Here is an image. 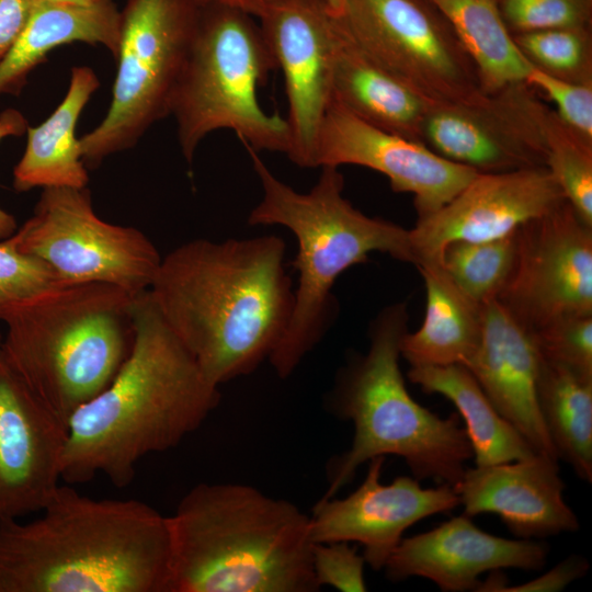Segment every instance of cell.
<instances>
[{
    "label": "cell",
    "instance_id": "cell-34",
    "mask_svg": "<svg viewBox=\"0 0 592 592\" xmlns=\"http://www.w3.org/2000/svg\"><path fill=\"white\" fill-rule=\"evenodd\" d=\"M531 333L544 358L592 375V315L559 319Z\"/></svg>",
    "mask_w": 592,
    "mask_h": 592
},
{
    "label": "cell",
    "instance_id": "cell-38",
    "mask_svg": "<svg viewBox=\"0 0 592 592\" xmlns=\"http://www.w3.org/2000/svg\"><path fill=\"white\" fill-rule=\"evenodd\" d=\"M32 0H0V60L23 31Z\"/></svg>",
    "mask_w": 592,
    "mask_h": 592
},
{
    "label": "cell",
    "instance_id": "cell-40",
    "mask_svg": "<svg viewBox=\"0 0 592 592\" xmlns=\"http://www.w3.org/2000/svg\"><path fill=\"white\" fill-rule=\"evenodd\" d=\"M201 8L220 5L240 10L254 18H260L274 0H194Z\"/></svg>",
    "mask_w": 592,
    "mask_h": 592
},
{
    "label": "cell",
    "instance_id": "cell-35",
    "mask_svg": "<svg viewBox=\"0 0 592 592\" xmlns=\"http://www.w3.org/2000/svg\"><path fill=\"white\" fill-rule=\"evenodd\" d=\"M525 82L554 103V112L570 129L592 141V84H581L531 68Z\"/></svg>",
    "mask_w": 592,
    "mask_h": 592
},
{
    "label": "cell",
    "instance_id": "cell-17",
    "mask_svg": "<svg viewBox=\"0 0 592 592\" xmlns=\"http://www.w3.org/2000/svg\"><path fill=\"white\" fill-rule=\"evenodd\" d=\"M385 458H372L364 480L352 493L342 499L321 498L309 516L314 544H360L365 562L375 571L384 569L410 526L459 505L448 485L424 488L412 476L382 483Z\"/></svg>",
    "mask_w": 592,
    "mask_h": 592
},
{
    "label": "cell",
    "instance_id": "cell-43",
    "mask_svg": "<svg viewBox=\"0 0 592 592\" xmlns=\"http://www.w3.org/2000/svg\"><path fill=\"white\" fill-rule=\"evenodd\" d=\"M2 339H3V337H2V333L0 332V346H1V343H2Z\"/></svg>",
    "mask_w": 592,
    "mask_h": 592
},
{
    "label": "cell",
    "instance_id": "cell-32",
    "mask_svg": "<svg viewBox=\"0 0 592 592\" xmlns=\"http://www.w3.org/2000/svg\"><path fill=\"white\" fill-rule=\"evenodd\" d=\"M46 262L0 240V320L39 296L67 285Z\"/></svg>",
    "mask_w": 592,
    "mask_h": 592
},
{
    "label": "cell",
    "instance_id": "cell-16",
    "mask_svg": "<svg viewBox=\"0 0 592 592\" xmlns=\"http://www.w3.org/2000/svg\"><path fill=\"white\" fill-rule=\"evenodd\" d=\"M343 164L377 171L395 192L413 195L418 219L439 210L479 173L421 143L374 127L331 101L319 130L316 167Z\"/></svg>",
    "mask_w": 592,
    "mask_h": 592
},
{
    "label": "cell",
    "instance_id": "cell-7",
    "mask_svg": "<svg viewBox=\"0 0 592 592\" xmlns=\"http://www.w3.org/2000/svg\"><path fill=\"white\" fill-rule=\"evenodd\" d=\"M135 294L105 283L67 284L10 314L0 351L65 423L102 391L134 341Z\"/></svg>",
    "mask_w": 592,
    "mask_h": 592
},
{
    "label": "cell",
    "instance_id": "cell-39",
    "mask_svg": "<svg viewBox=\"0 0 592 592\" xmlns=\"http://www.w3.org/2000/svg\"><path fill=\"white\" fill-rule=\"evenodd\" d=\"M29 127L25 116L15 109H7L0 113V141L7 137H19ZM18 229L13 215L0 207V240L9 238Z\"/></svg>",
    "mask_w": 592,
    "mask_h": 592
},
{
    "label": "cell",
    "instance_id": "cell-3",
    "mask_svg": "<svg viewBox=\"0 0 592 592\" xmlns=\"http://www.w3.org/2000/svg\"><path fill=\"white\" fill-rule=\"evenodd\" d=\"M41 516L0 521V592H168V516L59 485Z\"/></svg>",
    "mask_w": 592,
    "mask_h": 592
},
{
    "label": "cell",
    "instance_id": "cell-27",
    "mask_svg": "<svg viewBox=\"0 0 592 592\" xmlns=\"http://www.w3.org/2000/svg\"><path fill=\"white\" fill-rule=\"evenodd\" d=\"M536 394L540 417L558 459L590 483L592 375L542 356Z\"/></svg>",
    "mask_w": 592,
    "mask_h": 592
},
{
    "label": "cell",
    "instance_id": "cell-31",
    "mask_svg": "<svg viewBox=\"0 0 592 592\" xmlns=\"http://www.w3.org/2000/svg\"><path fill=\"white\" fill-rule=\"evenodd\" d=\"M528 64L566 81L592 84V26L513 34Z\"/></svg>",
    "mask_w": 592,
    "mask_h": 592
},
{
    "label": "cell",
    "instance_id": "cell-26",
    "mask_svg": "<svg viewBox=\"0 0 592 592\" xmlns=\"http://www.w3.org/2000/svg\"><path fill=\"white\" fill-rule=\"evenodd\" d=\"M407 376L426 394L448 399L465 422L476 466L535 455L527 441L492 405L476 378L460 364L410 366Z\"/></svg>",
    "mask_w": 592,
    "mask_h": 592
},
{
    "label": "cell",
    "instance_id": "cell-22",
    "mask_svg": "<svg viewBox=\"0 0 592 592\" xmlns=\"http://www.w3.org/2000/svg\"><path fill=\"white\" fill-rule=\"evenodd\" d=\"M331 101L374 127L418 143L432 106L362 53L346 35L339 18Z\"/></svg>",
    "mask_w": 592,
    "mask_h": 592
},
{
    "label": "cell",
    "instance_id": "cell-41",
    "mask_svg": "<svg viewBox=\"0 0 592 592\" xmlns=\"http://www.w3.org/2000/svg\"><path fill=\"white\" fill-rule=\"evenodd\" d=\"M56 3L71 4V5H92L100 0H47Z\"/></svg>",
    "mask_w": 592,
    "mask_h": 592
},
{
    "label": "cell",
    "instance_id": "cell-9",
    "mask_svg": "<svg viewBox=\"0 0 592 592\" xmlns=\"http://www.w3.org/2000/svg\"><path fill=\"white\" fill-rule=\"evenodd\" d=\"M201 10L194 0H126L110 106L100 124L79 138L87 168L133 148L170 115Z\"/></svg>",
    "mask_w": 592,
    "mask_h": 592
},
{
    "label": "cell",
    "instance_id": "cell-36",
    "mask_svg": "<svg viewBox=\"0 0 592 592\" xmlns=\"http://www.w3.org/2000/svg\"><path fill=\"white\" fill-rule=\"evenodd\" d=\"M348 542L316 543L312 565L319 585H330L342 592H364L365 559Z\"/></svg>",
    "mask_w": 592,
    "mask_h": 592
},
{
    "label": "cell",
    "instance_id": "cell-23",
    "mask_svg": "<svg viewBox=\"0 0 592 592\" xmlns=\"http://www.w3.org/2000/svg\"><path fill=\"white\" fill-rule=\"evenodd\" d=\"M119 25L121 11L113 0L86 7L32 0L23 31L0 60V95L20 91L27 75L65 44L101 45L115 59Z\"/></svg>",
    "mask_w": 592,
    "mask_h": 592
},
{
    "label": "cell",
    "instance_id": "cell-8",
    "mask_svg": "<svg viewBox=\"0 0 592 592\" xmlns=\"http://www.w3.org/2000/svg\"><path fill=\"white\" fill-rule=\"evenodd\" d=\"M237 9L202 8L191 52L175 88L171 112L187 163L201 141L218 129L236 133L254 151L286 156L291 134L286 118L267 114L258 88L276 67L260 24Z\"/></svg>",
    "mask_w": 592,
    "mask_h": 592
},
{
    "label": "cell",
    "instance_id": "cell-10",
    "mask_svg": "<svg viewBox=\"0 0 592 592\" xmlns=\"http://www.w3.org/2000/svg\"><path fill=\"white\" fill-rule=\"evenodd\" d=\"M335 14L362 53L430 104L482 92L473 60L432 0H340Z\"/></svg>",
    "mask_w": 592,
    "mask_h": 592
},
{
    "label": "cell",
    "instance_id": "cell-6",
    "mask_svg": "<svg viewBox=\"0 0 592 592\" xmlns=\"http://www.w3.org/2000/svg\"><path fill=\"white\" fill-rule=\"evenodd\" d=\"M408 332L403 303L385 307L369 328V346L343 366L330 398L332 412L354 426L351 446L328 466L333 498L375 457L397 456L415 479L453 487L473 458L460 419L432 412L409 394L399 367L400 343Z\"/></svg>",
    "mask_w": 592,
    "mask_h": 592
},
{
    "label": "cell",
    "instance_id": "cell-18",
    "mask_svg": "<svg viewBox=\"0 0 592 592\" xmlns=\"http://www.w3.org/2000/svg\"><path fill=\"white\" fill-rule=\"evenodd\" d=\"M67 423L0 351V521L41 512L60 485Z\"/></svg>",
    "mask_w": 592,
    "mask_h": 592
},
{
    "label": "cell",
    "instance_id": "cell-5",
    "mask_svg": "<svg viewBox=\"0 0 592 592\" xmlns=\"http://www.w3.org/2000/svg\"><path fill=\"white\" fill-rule=\"evenodd\" d=\"M244 147L263 191L248 223L283 226L298 244L293 262L298 272L293 312L269 360L277 376L286 378L326 333L335 307L331 289L340 274L366 262L375 251L412 264L414 257L408 229L363 214L343 196L339 168L321 167L316 184L301 193L276 178L257 151Z\"/></svg>",
    "mask_w": 592,
    "mask_h": 592
},
{
    "label": "cell",
    "instance_id": "cell-25",
    "mask_svg": "<svg viewBox=\"0 0 592 592\" xmlns=\"http://www.w3.org/2000/svg\"><path fill=\"white\" fill-rule=\"evenodd\" d=\"M417 269L425 286V315L417 331L403 335L400 356L410 366H466L480 345L482 305L456 287L441 262Z\"/></svg>",
    "mask_w": 592,
    "mask_h": 592
},
{
    "label": "cell",
    "instance_id": "cell-24",
    "mask_svg": "<svg viewBox=\"0 0 592 592\" xmlns=\"http://www.w3.org/2000/svg\"><path fill=\"white\" fill-rule=\"evenodd\" d=\"M100 80L88 66H73L68 90L55 111L39 125L26 129V147L13 169V187H86L88 168L82 161L76 129L79 117Z\"/></svg>",
    "mask_w": 592,
    "mask_h": 592
},
{
    "label": "cell",
    "instance_id": "cell-20",
    "mask_svg": "<svg viewBox=\"0 0 592 592\" xmlns=\"http://www.w3.org/2000/svg\"><path fill=\"white\" fill-rule=\"evenodd\" d=\"M473 517L497 514L517 538L544 539L580 528L578 516L563 498L558 462L540 455L466 468L452 487Z\"/></svg>",
    "mask_w": 592,
    "mask_h": 592
},
{
    "label": "cell",
    "instance_id": "cell-21",
    "mask_svg": "<svg viewBox=\"0 0 592 592\" xmlns=\"http://www.w3.org/2000/svg\"><path fill=\"white\" fill-rule=\"evenodd\" d=\"M540 360L531 331L497 298L482 304L480 345L465 367L533 451L559 462L537 403Z\"/></svg>",
    "mask_w": 592,
    "mask_h": 592
},
{
    "label": "cell",
    "instance_id": "cell-11",
    "mask_svg": "<svg viewBox=\"0 0 592 592\" xmlns=\"http://www.w3.org/2000/svg\"><path fill=\"white\" fill-rule=\"evenodd\" d=\"M9 238L68 284L105 283L135 295L149 289L162 258L141 230L99 217L88 186L43 189Z\"/></svg>",
    "mask_w": 592,
    "mask_h": 592
},
{
    "label": "cell",
    "instance_id": "cell-19",
    "mask_svg": "<svg viewBox=\"0 0 592 592\" xmlns=\"http://www.w3.org/2000/svg\"><path fill=\"white\" fill-rule=\"evenodd\" d=\"M548 554L542 539L499 537L462 514L428 532L402 537L383 570L392 582L419 577L443 592H476L480 574L510 568L538 571Z\"/></svg>",
    "mask_w": 592,
    "mask_h": 592
},
{
    "label": "cell",
    "instance_id": "cell-29",
    "mask_svg": "<svg viewBox=\"0 0 592 592\" xmlns=\"http://www.w3.org/2000/svg\"><path fill=\"white\" fill-rule=\"evenodd\" d=\"M516 231L493 240L447 244L441 263L456 287L480 305L497 298L514 265Z\"/></svg>",
    "mask_w": 592,
    "mask_h": 592
},
{
    "label": "cell",
    "instance_id": "cell-2",
    "mask_svg": "<svg viewBox=\"0 0 592 592\" xmlns=\"http://www.w3.org/2000/svg\"><path fill=\"white\" fill-rule=\"evenodd\" d=\"M134 341L112 382L69 418L60 479L105 476L128 486L147 455L175 447L217 407L210 384L175 337L149 291L133 301Z\"/></svg>",
    "mask_w": 592,
    "mask_h": 592
},
{
    "label": "cell",
    "instance_id": "cell-4",
    "mask_svg": "<svg viewBox=\"0 0 592 592\" xmlns=\"http://www.w3.org/2000/svg\"><path fill=\"white\" fill-rule=\"evenodd\" d=\"M168 592H316L310 519L242 483H198L168 516Z\"/></svg>",
    "mask_w": 592,
    "mask_h": 592
},
{
    "label": "cell",
    "instance_id": "cell-1",
    "mask_svg": "<svg viewBox=\"0 0 592 592\" xmlns=\"http://www.w3.org/2000/svg\"><path fill=\"white\" fill-rule=\"evenodd\" d=\"M285 242L273 235L194 239L161 258L149 294L214 386L255 371L282 341L294 307Z\"/></svg>",
    "mask_w": 592,
    "mask_h": 592
},
{
    "label": "cell",
    "instance_id": "cell-15",
    "mask_svg": "<svg viewBox=\"0 0 592 592\" xmlns=\"http://www.w3.org/2000/svg\"><path fill=\"white\" fill-rule=\"evenodd\" d=\"M565 198L546 167L478 173L435 213L409 230L414 265L441 262L455 241H487L509 236Z\"/></svg>",
    "mask_w": 592,
    "mask_h": 592
},
{
    "label": "cell",
    "instance_id": "cell-33",
    "mask_svg": "<svg viewBox=\"0 0 592 592\" xmlns=\"http://www.w3.org/2000/svg\"><path fill=\"white\" fill-rule=\"evenodd\" d=\"M511 35L592 26V0H496Z\"/></svg>",
    "mask_w": 592,
    "mask_h": 592
},
{
    "label": "cell",
    "instance_id": "cell-12",
    "mask_svg": "<svg viewBox=\"0 0 592 592\" xmlns=\"http://www.w3.org/2000/svg\"><path fill=\"white\" fill-rule=\"evenodd\" d=\"M549 109L527 82L512 83L466 101L432 105L421 143L479 173L546 167Z\"/></svg>",
    "mask_w": 592,
    "mask_h": 592
},
{
    "label": "cell",
    "instance_id": "cell-28",
    "mask_svg": "<svg viewBox=\"0 0 592 592\" xmlns=\"http://www.w3.org/2000/svg\"><path fill=\"white\" fill-rule=\"evenodd\" d=\"M473 60L485 93L522 82L532 68L505 27L496 0H432Z\"/></svg>",
    "mask_w": 592,
    "mask_h": 592
},
{
    "label": "cell",
    "instance_id": "cell-14",
    "mask_svg": "<svg viewBox=\"0 0 592 592\" xmlns=\"http://www.w3.org/2000/svg\"><path fill=\"white\" fill-rule=\"evenodd\" d=\"M259 20L284 77L287 157L299 167L316 168L319 130L332 100L338 16L328 0H274Z\"/></svg>",
    "mask_w": 592,
    "mask_h": 592
},
{
    "label": "cell",
    "instance_id": "cell-13",
    "mask_svg": "<svg viewBox=\"0 0 592 592\" xmlns=\"http://www.w3.org/2000/svg\"><path fill=\"white\" fill-rule=\"evenodd\" d=\"M512 272L497 299L528 331L592 315V227L567 200L516 231Z\"/></svg>",
    "mask_w": 592,
    "mask_h": 592
},
{
    "label": "cell",
    "instance_id": "cell-30",
    "mask_svg": "<svg viewBox=\"0 0 592 592\" xmlns=\"http://www.w3.org/2000/svg\"><path fill=\"white\" fill-rule=\"evenodd\" d=\"M545 138L546 168L578 216L592 227V141L563 124L551 107Z\"/></svg>",
    "mask_w": 592,
    "mask_h": 592
},
{
    "label": "cell",
    "instance_id": "cell-37",
    "mask_svg": "<svg viewBox=\"0 0 592 592\" xmlns=\"http://www.w3.org/2000/svg\"><path fill=\"white\" fill-rule=\"evenodd\" d=\"M590 569L589 560L573 554L542 576L517 585H508L500 571L492 573L481 584V592H557L566 589L573 581L584 577Z\"/></svg>",
    "mask_w": 592,
    "mask_h": 592
},
{
    "label": "cell",
    "instance_id": "cell-42",
    "mask_svg": "<svg viewBox=\"0 0 592 592\" xmlns=\"http://www.w3.org/2000/svg\"><path fill=\"white\" fill-rule=\"evenodd\" d=\"M328 2L333 12L338 13L340 10V0H328Z\"/></svg>",
    "mask_w": 592,
    "mask_h": 592
}]
</instances>
